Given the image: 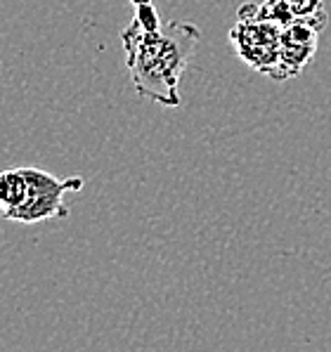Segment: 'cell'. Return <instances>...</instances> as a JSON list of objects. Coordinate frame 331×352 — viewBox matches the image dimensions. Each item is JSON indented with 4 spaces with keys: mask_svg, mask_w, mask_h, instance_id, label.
<instances>
[{
    "mask_svg": "<svg viewBox=\"0 0 331 352\" xmlns=\"http://www.w3.org/2000/svg\"><path fill=\"white\" fill-rule=\"evenodd\" d=\"M199 38L202 31L187 21H168L154 31L130 21L121 41L135 93L161 107H180V80Z\"/></svg>",
    "mask_w": 331,
    "mask_h": 352,
    "instance_id": "6da1fadb",
    "label": "cell"
},
{
    "mask_svg": "<svg viewBox=\"0 0 331 352\" xmlns=\"http://www.w3.org/2000/svg\"><path fill=\"white\" fill-rule=\"evenodd\" d=\"M26 173V199L24 204L10 215V223L34 225L45 223V220H62L69 215V206L64 201V194L81 192L83 189V177H57L41 168L24 166Z\"/></svg>",
    "mask_w": 331,
    "mask_h": 352,
    "instance_id": "7a4b0ae2",
    "label": "cell"
},
{
    "mask_svg": "<svg viewBox=\"0 0 331 352\" xmlns=\"http://www.w3.org/2000/svg\"><path fill=\"white\" fill-rule=\"evenodd\" d=\"M281 29L277 21L270 19H239L235 29L230 31V41L235 45L237 55L251 69L260 74H268L273 78L277 64H279V50H281Z\"/></svg>",
    "mask_w": 331,
    "mask_h": 352,
    "instance_id": "3957f363",
    "label": "cell"
},
{
    "mask_svg": "<svg viewBox=\"0 0 331 352\" xmlns=\"http://www.w3.org/2000/svg\"><path fill=\"white\" fill-rule=\"evenodd\" d=\"M327 26V12H319L314 17H296L289 26L281 29V50L279 64H277L273 78L286 80L294 78L312 62L317 52L319 34Z\"/></svg>",
    "mask_w": 331,
    "mask_h": 352,
    "instance_id": "277c9868",
    "label": "cell"
},
{
    "mask_svg": "<svg viewBox=\"0 0 331 352\" xmlns=\"http://www.w3.org/2000/svg\"><path fill=\"white\" fill-rule=\"evenodd\" d=\"M26 173L21 168L0 170V218L8 220L26 199Z\"/></svg>",
    "mask_w": 331,
    "mask_h": 352,
    "instance_id": "5b68a950",
    "label": "cell"
},
{
    "mask_svg": "<svg viewBox=\"0 0 331 352\" xmlns=\"http://www.w3.org/2000/svg\"><path fill=\"white\" fill-rule=\"evenodd\" d=\"M258 17L277 21L279 26H289L296 19L294 12H291L289 0H265V3L258 5Z\"/></svg>",
    "mask_w": 331,
    "mask_h": 352,
    "instance_id": "8992f818",
    "label": "cell"
},
{
    "mask_svg": "<svg viewBox=\"0 0 331 352\" xmlns=\"http://www.w3.org/2000/svg\"><path fill=\"white\" fill-rule=\"evenodd\" d=\"M135 21H138L142 29H149V31H154V29H161V19H159V12H156V8H154V0L151 3H145V5H135Z\"/></svg>",
    "mask_w": 331,
    "mask_h": 352,
    "instance_id": "52a82bcc",
    "label": "cell"
},
{
    "mask_svg": "<svg viewBox=\"0 0 331 352\" xmlns=\"http://www.w3.org/2000/svg\"><path fill=\"white\" fill-rule=\"evenodd\" d=\"M294 17H314V14L324 12V0H289Z\"/></svg>",
    "mask_w": 331,
    "mask_h": 352,
    "instance_id": "ba28073f",
    "label": "cell"
},
{
    "mask_svg": "<svg viewBox=\"0 0 331 352\" xmlns=\"http://www.w3.org/2000/svg\"><path fill=\"white\" fill-rule=\"evenodd\" d=\"M133 5H145V3H151V0H130Z\"/></svg>",
    "mask_w": 331,
    "mask_h": 352,
    "instance_id": "9c48e42d",
    "label": "cell"
}]
</instances>
